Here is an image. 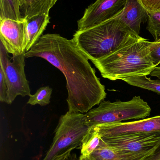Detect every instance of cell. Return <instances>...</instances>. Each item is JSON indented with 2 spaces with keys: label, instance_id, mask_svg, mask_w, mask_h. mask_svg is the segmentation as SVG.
<instances>
[{
  "label": "cell",
  "instance_id": "obj_1",
  "mask_svg": "<svg viewBox=\"0 0 160 160\" xmlns=\"http://www.w3.org/2000/svg\"><path fill=\"white\" fill-rule=\"evenodd\" d=\"M25 57L42 58L63 73L70 112L86 113L106 98L105 86L73 38L68 39L58 34L43 35L25 52Z\"/></svg>",
  "mask_w": 160,
  "mask_h": 160
},
{
  "label": "cell",
  "instance_id": "obj_2",
  "mask_svg": "<svg viewBox=\"0 0 160 160\" xmlns=\"http://www.w3.org/2000/svg\"><path fill=\"white\" fill-rule=\"evenodd\" d=\"M150 42L134 34L113 51L92 62L103 78L111 81L148 76L157 67L150 57Z\"/></svg>",
  "mask_w": 160,
  "mask_h": 160
},
{
  "label": "cell",
  "instance_id": "obj_3",
  "mask_svg": "<svg viewBox=\"0 0 160 160\" xmlns=\"http://www.w3.org/2000/svg\"><path fill=\"white\" fill-rule=\"evenodd\" d=\"M134 34L115 17L89 28L77 30L72 38L88 60L93 62L113 51Z\"/></svg>",
  "mask_w": 160,
  "mask_h": 160
},
{
  "label": "cell",
  "instance_id": "obj_4",
  "mask_svg": "<svg viewBox=\"0 0 160 160\" xmlns=\"http://www.w3.org/2000/svg\"><path fill=\"white\" fill-rule=\"evenodd\" d=\"M90 128L85 113L68 111L61 116L54 132L52 143L43 160H60L81 146Z\"/></svg>",
  "mask_w": 160,
  "mask_h": 160
},
{
  "label": "cell",
  "instance_id": "obj_5",
  "mask_svg": "<svg viewBox=\"0 0 160 160\" xmlns=\"http://www.w3.org/2000/svg\"><path fill=\"white\" fill-rule=\"evenodd\" d=\"M151 109L148 103L140 96L131 100L114 102L103 100L96 108L85 113L87 126L92 127L119 123L131 119H144L150 115Z\"/></svg>",
  "mask_w": 160,
  "mask_h": 160
},
{
  "label": "cell",
  "instance_id": "obj_6",
  "mask_svg": "<svg viewBox=\"0 0 160 160\" xmlns=\"http://www.w3.org/2000/svg\"><path fill=\"white\" fill-rule=\"evenodd\" d=\"M2 43H0V68H2L8 86L7 103L11 104L18 96L31 95L29 82L24 72L25 53L12 55L11 58Z\"/></svg>",
  "mask_w": 160,
  "mask_h": 160
},
{
  "label": "cell",
  "instance_id": "obj_7",
  "mask_svg": "<svg viewBox=\"0 0 160 160\" xmlns=\"http://www.w3.org/2000/svg\"><path fill=\"white\" fill-rule=\"evenodd\" d=\"M28 20H0V40L8 53L20 55L26 52L28 44Z\"/></svg>",
  "mask_w": 160,
  "mask_h": 160
},
{
  "label": "cell",
  "instance_id": "obj_8",
  "mask_svg": "<svg viewBox=\"0 0 160 160\" xmlns=\"http://www.w3.org/2000/svg\"><path fill=\"white\" fill-rule=\"evenodd\" d=\"M95 127L101 138L160 132V116L137 121L110 123Z\"/></svg>",
  "mask_w": 160,
  "mask_h": 160
},
{
  "label": "cell",
  "instance_id": "obj_9",
  "mask_svg": "<svg viewBox=\"0 0 160 160\" xmlns=\"http://www.w3.org/2000/svg\"><path fill=\"white\" fill-rule=\"evenodd\" d=\"M109 146L125 153H143L160 144V132L121 135L101 138Z\"/></svg>",
  "mask_w": 160,
  "mask_h": 160
},
{
  "label": "cell",
  "instance_id": "obj_10",
  "mask_svg": "<svg viewBox=\"0 0 160 160\" xmlns=\"http://www.w3.org/2000/svg\"><path fill=\"white\" fill-rule=\"evenodd\" d=\"M126 0H96L85 8L83 16L78 21V29L83 30L118 16Z\"/></svg>",
  "mask_w": 160,
  "mask_h": 160
},
{
  "label": "cell",
  "instance_id": "obj_11",
  "mask_svg": "<svg viewBox=\"0 0 160 160\" xmlns=\"http://www.w3.org/2000/svg\"><path fill=\"white\" fill-rule=\"evenodd\" d=\"M148 17V11L141 0H126L123 10L116 18L139 35L141 25L147 21Z\"/></svg>",
  "mask_w": 160,
  "mask_h": 160
},
{
  "label": "cell",
  "instance_id": "obj_12",
  "mask_svg": "<svg viewBox=\"0 0 160 160\" xmlns=\"http://www.w3.org/2000/svg\"><path fill=\"white\" fill-rule=\"evenodd\" d=\"M157 147L150 151L143 153H125L111 147L101 139L99 145L90 155L89 158L90 160H142L152 154Z\"/></svg>",
  "mask_w": 160,
  "mask_h": 160
},
{
  "label": "cell",
  "instance_id": "obj_13",
  "mask_svg": "<svg viewBox=\"0 0 160 160\" xmlns=\"http://www.w3.org/2000/svg\"><path fill=\"white\" fill-rule=\"evenodd\" d=\"M49 14H42L28 19L27 24L28 44L26 52H28L37 42L42 35L50 22Z\"/></svg>",
  "mask_w": 160,
  "mask_h": 160
},
{
  "label": "cell",
  "instance_id": "obj_14",
  "mask_svg": "<svg viewBox=\"0 0 160 160\" xmlns=\"http://www.w3.org/2000/svg\"><path fill=\"white\" fill-rule=\"evenodd\" d=\"M58 0H26L21 8L23 17L28 19L42 14H49Z\"/></svg>",
  "mask_w": 160,
  "mask_h": 160
},
{
  "label": "cell",
  "instance_id": "obj_15",
  "mask_svg": "<svg viewBox=\"0 0 160 160\" xmlns=\"http://www.w3.org/2000/svg\"><path fill=\"white\" fill-rule=\"evenodd\" d=\"M23 18L19 0H0V20L9 19L20 21Z\"/></svg>",
  "mask_w": 160,
  "mask_h": 160
},
{
  "label": "cell",
  "instance_id": "obj_16",
  "mask_svg": "<svg viewBox=\"0 0 160 160\" xmlns=\"http://www.w3.org/2000/svg\"><path fill=\"white\" fill-rule=\"evenodd\" d=\"M101 139L96 127L90 128L82 142L81 146V155L89 157L99 145Z\"/></svg>",
  "mask_w": 160,
  "mask_h": 160
},
{
  "label": "cell",
  "instance_id": "obj_17",
  "mask_svg": "<svg viewBox=\"0 0 160 160\" xmlns=\"http://www.w3.org/2000/svg\"><path fill=\"white\" fill-rule=\"evenodd\" d=\"M147 76L130 77L122 80L133 86L147 89L160 94V79L152 80Z\"/></svg>",
  "mask_w": 160,
  "mask_h": 160
},
{
  "label": "cell",
  "instance_id": "obj_18",
  "mask_svg": "<svg viewBox=\"0 0 160 160\" xmlns=\"http://www.w3.org/2000/svg\"><path fill=\"white\" fill-rule=\"evenodd\" d=\"M52 90V88L49 86L40 87L34 95L29 96L27 104L32 105L38 104L41 106L48 105L50 102Z\"/></svg>",
  "mask_w": 160,
  "mask_h": 160
},
{
  "label": "cell",
  "instance_id": "obj_19",
  "mask_svg": "<svg viewBox=\"0 0 160 160\" xmlns=\"http://www.w3.org/2000/svg\"><path fill=\"white\" fill-rule=\"evenodd\" d=\"M147 29L152 34L155 41H157L160 35V11L148 13Z\"/></svg>",
  "mask_w": 160,
  "mask_h": 160
},
{
  "label": "cell",
  "instance_id": "obj_20",
  "mask_svg": "<svg viewBox=\"0 0 160 160\" xmlns=\"http://www.w3.org/2000/svg\"><path fill=\"white\" fill-rule=\"evenodd\" d=\"M8 86L4 73L0 68V101L2 102H7Z\"/></svg>",
  "mask_w": 160,
  "mask_h": 160
},
{
  "label": "cell",
  "instance_id": "obj_21",
  "mask_svg": "<svg viewBox=\"0 0 160 160\" xmlns=\"http://www.w3.org/2000/svg\"><path fill=\"white\" fill-rule=\"evenodd\" d=\"M150 55L156 66L160 64V43L150 42Z\"/></svg>",
  "mask_w": 160,
  "mask_h": 160
},
{
  "label": "cell",
  "instance_id": "obj_22",
  "mask_svg": "<svg viewBox=\"0 0 160 160\" xmlns=\"http://www.w3.org/2000/svg\"><path fill=\"white\" fill-rule=\"evenodd\" d=\"M148 13L160 12V0H141Z\"/></svg>",
  "mask_w": 160,
  "mask_h": 160
},
{
  "label": "cell",
  "instance_id": "obj_23",
  "mask_svg": "<svg viewBox=\"0 0 160 160\" xmlns=\"http://www.w3.org/2000/svg\"><path fill=\"white\" fill-rule=\"evenodd\" d=\"M142 160H160V144L152 154Z\"/></svg>",
  "mask_w": 160,
  "mask_h": 160
},
{
  "label": "cell",
  "instance_id": "obj_24",
  "mask_svg": "<svg viewBox=\"0 0 160 160\" xmlns=\"http://www.w3.org/2000/svg\"><path fill=\"white\" fill-rule=\"evenodd\" d=\"M150 75L152 77H157L160 79V67H156Z\"/></svg>",
  "mask_w": 160,
  "mask_h": 160
},
{
  "label": "cell",
  "instance_id": "obj_25",
  "mask_svg": "<svg viewBox=\"0 0 160 160\" xmlns=\"http://www.w3.org/2000/svg\"><path fill=\"white\" fill-rule=\"evenodd\" d=\"M60 160H78L77 156L75 154H70L67 157L61 159Z\"/></svg>",
  "mask_w": 160,
  "mask_h": 160
},
{
  "label": "cell",
  "instance_id": "obj_26",
  "mask_svg": "<svg viewBox=\"0 0 160 160\" xmlns=\"http://www.w3.org/2000/svg\"><path fill=\"white\" fill-rule=\"evenodd\" d=\"M79 160H90V159H89V157H85L82 155H81Z\"/></svg>",
  "mask_w": 160,
  "mask_h": 160
},
{
  "label": "cell",
  "instance_id": "obj_27",
  "mask_svg": "<svg viewBox=\"0 0 160 160\" xmlns=\"http://www.w3.org/2000/svg\"><path fill=\"white\" fill-rule=\"evenodd\" d=\"M25 1L26 0H19L20 3L21 8L23 6V4H24V3H25Z\"/></svg>",
  "mask_w": 160,
  "mask_h": 160
},
{
  "label": "cell",
  "instance_id": "obj_28",
  "mask_svg": "<svg viewBox=\"0 0 160 160\" xmlns=\"http://www.w3.org/2000/svg\"><path fill=\"white\" fill-rule=\"evenodd\" d=\"M155 42H157V43H160V35L159 36V39H158L157 41H155Z\"/></svg>",
  "mask_w": 160,
  "mask_h": 160
}]
</instances>
